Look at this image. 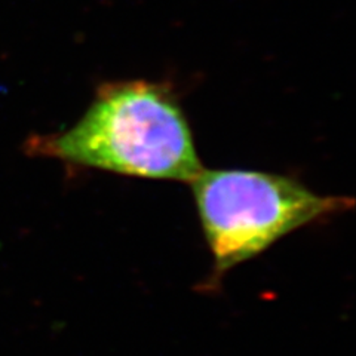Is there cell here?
I'll use <instances>...</instances> for the list:
<instances>
[{
  "mask_svg": "<svg viewBox=\"0 0 356 356\" xmlns=\"http://www.w3.org/2000/svg\"><path fill=\"white\" fill-rule=\"evenodd\" d=\"M29 158L129 177L191 183L202 171L191 125L168 83L106 82L74 125L31 134Z\"/></svg>",
  "mask_w": 356,
  "mask_h": 356,
  "instance_id": "1",
  "label": "cell"
},
{
  "mask_svg": "<svg viewBox=\"0 0 356 356\" xmlns=\"http://www.w3.org/2000/svg\"><path fill=\"white\" fill-rule=\"evenodd\" d=\"M214 267L204 288L214 291L233 267L289 233L346 213L355 200L310 191L291 177L245 170H202L191 181Z\"/></svg>",
  "mask_w": 356,
  "mask_h": 356,
  "instance_id": "2",
  "label": "cell"
}]
</instances>
